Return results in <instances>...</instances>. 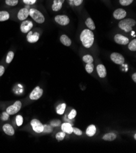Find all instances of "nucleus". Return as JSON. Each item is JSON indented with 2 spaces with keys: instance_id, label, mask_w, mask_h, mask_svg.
Listing matches in <instances>:
<instances>
[{
  "instance_id": "nucleus-1",
  "label": "nucleus",
  "mask_w": 136,
  "mask_h": 153,
  "mask_svg": "<svg viewBox=\"0 0 136 153\" xmlns=\"http://www.w3.org/2000/svg\"><path fill=\"white\" fill-rule=\"evenodd\" d=\"M80 39L85 48H90L94 42V34L91 30L85 29L81 33Z\"/></svg>"
},
{
  "instance_id": "nucleus-2",
  "label": "nucleus",
  "mask_w": 136,
  "mask_h": 153,
  "mask_svg": "<svg viewBox=\"0 0 136 153\" xmlns=\"http://www.w3.org/2000/svg\"><path fill=\"white\" fill-rule=\"evenodd\" d=\"M135 20L132 18L122 19L118 23V26L121 30H123L126 32H128L132 31L133 27L135 25Z\"/></svg>"
},
{
  "instance_id": "nucleus-3",
  "label": "nucleus",
  "mask_w": 136,
  "mask_h": 153,
  "mask_svg": "<svg viewBox=\"0 0 136 153\" xmlns=\"http://www.w3.org/2000/svg\"><path fill=\"white\" fill-rule=\"evenodd\" d=\"M29 15L36 22L39 24H42L45 22V16L40 11H38L36 9H33V8L29 10Z\"/></svg>"
},
{
  "instance_id": "nucleus-4",
  "label": "nucleus",
  "mask_w": 136,
  "mask_h": 153,
  "mask_svg": "<svg viewBox=\"0 0 136 153\" xmlns=\"http://www.w3.org/2000/svg\"><path fill=\"white\" fill-rule=\"evenodd\" d=\"M22 107V102L20 101H15L13 105L8 107L6 109V112L9 115H14L20 111Z\"/></svg>"
},
{
  "instance_id": "nucleus-5",
  "label": "nucleus",
  "mask_w": 136,
  "mask_h": 153,
  "mask_svg": "<svg viewBox=\"0 0 136 153\" xmlns=\"http://www.w3.org/2000/svg\"><path fill=\"white\" fill-rule=\"evenodd\" d=\"M44 90L40 87L37 86L32 91V92L29 95V98L32 100H37L42 96Z\"/></svg>"
},
{
  "instance_id": "nucleus-6",
  "label": "nucleus",
  "mask_w": 136,
  "mask_h": 153,
  "mask_svg": "<svg viewBox=\"0 0 136 153\" xmlns=\"http://www.w3.org/2000/svg\"><path fill=\"white\" fill-rule=\"evenodd\" d=\"M31 125L34 131L36 133H42L44 130V125L42 123L37 119H33L31 121Z\"/></svg>"
},
{
  "instance_id": "nucleus-7",
  "label": "nucleus",
  "mask_w": 136,
  "mask_h": 153,
  "mask_svg": "<svg viewBox=\"0 0 136 153\" xmlns=\"http://www.w3.org/2000/svg\"><path fill=\"white\" fill-rule=\"evenodd\" d=\"M110 59L115 64L118 65H122L125 63V58L121 54L118 53H113L110 55Z\"/></svg>"
},
{
  "instance_id": "nucleus-8",
  "label": "nucleus",
  "mask_w": 136,
  "mask_h": 153,
  "mask_svg": "<svg viewBox=\"0 0 136 153\" xmlns=\"http://www.w3.org/2000/svg\"><path fill=\"white\" fill-rule=\"evenodd\" d=\"M54 20L61 26H67L70 23V19L65 15H58L55 16Z\"/></svg>"
},
{
  "instance_id": "nucleus-9",
  "label": "nucleus",
  "mask_w": 136,
  "mask_h": 153,
  "mask_svg": "<svg viewBox=\"0 0 136 153\" xmlns=\"http://www.w3.org/2000/svg\"><path fill=\"white\" fill-rule=\"evenodd\" d=\"M33 27V23L30 20H24L20 25V30L23 33H28Z\"/></svg>"
},
{
  "instance_id": "nucleus-10",
  "label": "nucleus",
  "mask_w": 136,
  "mask_h": 153,
  "mask_svg": "<svg viewBox=\"0 0 136 153\" xmlns=\"http://www.w3.org/2000/svg\"><path fill=\"white\" fill-rule=\"evenodd\" d=\"M28 33V34L26 36V39H27V41L29 43H36L39 40L40 34L39 32H33L32 31H30Z\"/></svg>"
},
{
  "instance_id": "nucleus-11",
  "label": "nucleus",
  "mask_w": 136,
  "mask_h": 153,
  "mask_svg": "<svg viewBox=\"0 0 136 153\" xmlns=\"http://www.w3.org/2000/svg\"><path fill=\"white\" fill-rule=\"evenodd\" d=\"M114 40L117 43L123 45H127L129 42V39L127 37L120 34H117L114 36Z\"/></svg>"
},
{
  "instance_id": "nucleus-12",
  "label": "nucleus",
  "mask_w": 136,
  "mask_h": 153,
  "mask_svg": "<svg viewBox=\"0 0 136 153\" xmlns=\"http://www.w3.org/2000/svg\"><path fill=\"white\" fill-rule=\"evenodd\" d=\"M126 15L127 13L126 11L123 9H121V8L115 10L113 13L114 17L117 20L124 19L126 17Z\"/></svg>"
},
{
  "instance_id": "nucleus-13",
  "label": "nucleus",
  "mask_w": 136,
  "mask_h": 153,
  "mask_svg": "<svg viewBox=\"0 0 136 153\" xmlns=\"http://www.w3.org/2000/svg\"><path fill=\"white\" fill-rule=\"evenodd\" d=\"M29 15V9H28L27 8L24 7L21 9L17 14V17L19 20L21 21H24L25 19H26L28 18V16Z\"/></svg>"
},
{
  "instance_id": "nucleus-14",
  "label": "nucleus",
  "mask_w": 136,
  "mask_h": 153,
  "mask_svg": "<svg viewBox=\"0 0 136 153\" xmlns=\"http://www.w3.org/2000/svg\"><path fill=\"white\" fill-rule=\"evenodd\" d=\"M96 71L98 74L101 78H104L107 75V72H106V67L103 64H99L96 67Z\"/></svg>"
},
{
  "instance_id": "nucleus-15",
  "label": "nucleus",
  "mask_w": 136,
  "mask_h": 153,
  "mask_svg": "<svg viewBox=\"0 0 136 153\" xmlns=\"http://www.w3.org/2000/svg\"><path fill=\"white\" fill-rule=\"evenodd\" d=\"M3 129L5 133L8 135H14L15 134V131L12 127L9 124H5L3 127Z\"/></svg>"
},
{
  "instance_id": "nucleus-16",
  "label": "nucleus",
  "mask_w": 136,
  "mask_h": 153,
  "mask_svg": "<svg viewBox=\"0 0 136 153\" xmlns=\"http://www.w3.org/2000/svg\"><path fill=\"white\" fill-rule=\"evenodd\" d=\"M61 129L63 132H64L65 133L71 134L73 133V127L71 126L70 124L68 123H63L61 126Z\"/></svg>"
},
{
  "instance_id": "nucleus-17",
  "label": "nucleus",
  "mask_w": 136,
  "mask_h": 153,
  "mask_svg": "<svg viewBox=\"0 0 136 153\" xmlns=\"http://www.w3.org/2000/svg\"><path fill=\"white\" fill-rule=\"evenodd\" d=\"M61 42L66 47H70L71 45V39L65 34H63L60 37Z\"/></svg>"
},
{
  "instance_id": "nucleus-18",
  "label": "nucleus",
  "mask_w": 136,
  "mask_h": 153,
  "mask_svg": "<svg viewBox=\"0 0 136 153\" xmlns=\"http://www.w3.org/2000/svg\"><path fill=\"white\" fill-rule=\"evenodd\" d=\"M62 4L59 0H53V3L52 5V10L54 12H57L60 11L62 7Z\"/></svg>"
},
{
  "instance_id": "nucleus-19",
  "label": "nucleus",
  "mask_w": 136,
  "mask_h": 153,
  "mask_svg": "<svg viewBox=\"0 0 136 153\" xmlns=\"http://www.w3.org/2000/svg\"><path fill=\"white\" fill-rule=\"evenodd\" d=\"M117 138V135L113 132H110V133L106 134L102 139L106 141H114Z\"/></svg>"
},
{
  "instance_id": "nucleus-20",
  "label": "nucleus",
  "mask_w": 136,
  "mask_h": 153,
  "mask_svg": "<svg viewBox=\"0 0 136 153\" xmlns=\"http://www.w3.org/2000/svg\"><path fill=\"white\" fill-rule=\"evenodd\" d=\"M96 129L95 125H91L89 126H88L87 131H86V134L88 136V137H92L96 133Z\"/></svg>"
},
{
  "instance_id": "nucleus-21",
  "label": "nucleus",
  "mask_w": 136,
  "mask_h": 153,
  "mask_svg": "<svg viewBox=\"0 0 136 153\" xmlns=\"http://www.w3.org/2000/svg\"><path fill=\"white\" fill-rule=\"evenodd\" d=\"M9 17L10 15L9 12L6 11H0V22H5L9 20Z\"/></svg>"
},
{
  "instance_id": "nucleus-22",
  "label": "nucleus",
  "mask_w": 136,
  "mask_h": 153,
  "mask_svg": "<svg viewBox=\"0 0 136 153\" xmlns=\"http://www.w3.org/2000/svg\"><path fill=\"white\" fill-rule=\"evenodd\" d=\"M86 23L87 27L88 28V30H95V25L94 22L93 21V20L91 18H88L86 20Z\"/></svg>"
},
{
  "instance_id": "nucleus-23",
  "label": "nucleus",
  "mask_w": 136,
  "mask_h": 153,
  "mask_svg": "<svg viewBox=\"0 0 136 153\" xmlns=\"http://www.w3.org/2000/svg\"><path fill=\"white\" fill-rule=\"evenodd\" d=\"M66 108V104L65 103H62L61 104H59L56 108V112L59 115L63 114Z\"/></svg>"
},
{
  "instance_id": "nucleus-24",
  "label": "nucleus",
  "mask_w": 136,
  "mask_h": 153,
  "mask_svg": "<svg viewBox=\"0 0 136 153\" xmlns=\"http://www.w3.org/2000/svg\"><path fill=\"white\" fill-rule=\"evenodd\" d=\"M83 60L86 64H92L93 62V58L91 55H87L83 56Z\"/></svg>"
},
{
  "instance_id": "nucleus-25",
  "label": "nucleus",
  "mask_w": 136,
  "mask_h": 153,
  "mask_svg": "<svg viewBox=\"0 0 136 153\" xmlns=\"http://www.w3.org/2000/svg\"><path fill=\"white\" fill-rule=\"evenodd\" d=\"M128 48L130 51H136V40L133 39L131 42L128 43Z\"/></svg>"
},
{
  "instance_id": "nucleus-26",
  "label": "nucleus",
  "mask_w": 136,
  "mask_h": 153,
  "mask_svg": "<svg viewBox=\"0 0 136 153\" xmlns=\"http://www.w3.org/2000/svg\"><path fill=\"white\" fill-rule=\"evenodd\" d=\"M14 57V53L13 51H11L9 53H8L7 57H6V63L7 64H10L11 62L12 61V60H13Z\"/></svg>"
},
{
  "instance_id": "nucleus-27",
  "label": "nucleus",
  "mask_w": 136,
  "mask_h": 153,
  "mask_svg": "<svg viewBox=\"0 0 136 153\" xmlns=\"http://www.w3.org/2000/svg\"><path fill=\"white\" fill-rule=\"evenodd\" d=\"M65 137V133L64 132H59L56 135V139L58 141H62Z\"/></svg>"
},
{
  "instance_id": "nucleus-28",
  "label": "nucleus",
  "mask_w": 136,
  "mask_h": 153,
  "mask_svg": "<svg viewBox=\"0 0 136 153\" xmlns=\"http://www.w3.org/2000/svg\"><path fill=\"white\" fill-rule=\"evenodd\" d=\"M6 5L9 6H15L18 5V0H6Z\"/></svg>"
},
{
  "instance_id": "nucleus-29",
  "label": "nucleus",
  "mask_w": 136,
  "mask_h": 153,
  "mask_svg": "<svg viewBox=\"0 0 136 153\" xmlns=\"http://www.w3.org/2000/svg\"><path fill=\"white\" fill-rule=\"evenodd\" d=\"M134 0H119V3L123 6H127L133 3Z\"/></svg>"
},
{
  "instance_id": "nucleus-30",
  "label": "nucleus",
  "mask_w": 136,
  "mask_h": 153,
  "mask_svg": "<svg viewBox=\"0 0 136 153\" xmlns=\"http://www.w3.org/2000/svg\"><path fill=\"white\" fill-rule=\"evenodd\" d=\"M93 69H94V65H93V63L87 64V65H86V72L89 74H90L93 72Z\"/></svg>"
},
{
  "instance_id": "nucleus-31",
  "label": "nucleus",
  "mask_w": 136,
  "mask_h": 153,
  "mask_svg": "<svg viewBox=\"0 0 136 153\" xmlns=\"http://www.w3.org/2000/svg\"><path fill=\"white\" fill-rule=\"evenodd\" d=\"M53 131V127L48 125H44V130L42 132L44 133H51Z\"/></svg>"
},
{
  "instance_id": "nucleus-32",
  "label": "nucleus",
  "mask_w": 136,
  "mask_h": 153,
  "mask_svg": "<svg viewBox=\"0 0 136 153\" xmlns=\"http://www.w3.org/2000/svg\"><path fill=\"white\" fill-rule=\"evenodd\" d=\"M16 123H17V125L18 126H20L22 125V124L23 123V118L22 117V116H21V115H18L16 117Z\"/></svg>"
},
{
  "instance_id": "nucleus-33",
  "label": "nucleus",
  "mask_w": 136,
  "mask_h": 153,
  "mask_svg": "<svg viewBox=\"0 0 136 153\" xmlns=\"http://www.w3.org/2000/svg\"><path fill=\"white\" fill-rule=\"evenodd\" d=\"M61 125V121L59 120H53L51 121L50 123V125L52 127H58Z\"/></svg>"
},
{
  "instance_id": "nucleus-34",
  "label": "nucleus",
  "mask_w": 136,
  "mask_h": 153,
  "mask_svg": "<svg viewBox=\"0 0 136 153\" xmlns=\"http://www.w3.org/2000/svg\"><path fill=\"white\" fill-rule=\"evenodd\" d=\"M76 114H77V112H76V110H75V109L71 110V111L70 112L69 115H68V118L70 119V120L73 119L76 116Z\"/></svg>"
},
{
  "instance_id": "nucleus-35",
  "label": "nucleus",
  "mask_w": 136,
  "mask_h": 153,
  "mask_svg": "<svg viewBox=\"0 0 136 153\" xmlns=\"http://www.w3.org/2000/svg\"><path fill=\"white\" fill-rule=\"evenodd\" d=\"M73 132L77 135H81L83 134V132L81 131V130H80L78 127H73Z\"/></svg>"
},
{
  "instance_id": "nucleus-36",
  "label": "nucleus",
  "mask_w": 136,
  "mask_h": 153,
  "mask_svg": "<svg viewBox=\"0 0 136 153\" xmlns=\"http://www.w3.org/2000/svg\"><path fill=\"white\" fill-rule=\"evenodd\" d=\"M23 1L27 5H32L36 3V0H23Z\"/></svg>"
},
{
  "instance_id": "nucleus-37",
  "label": "nucleus",
  "mask_w": 136,
  "mask_h": 153,
  "mask_svg": "<svg viewBox=\"0 0 136 153\" xmlns=\"http://www.w3.org/2000/svg\"><path fill=\"white\" fill-rule=\"evenodd\" d=\"M73 5L76 6H79L83 3V0H73Z\"/></svg>"
},
{
  "instance_id": "nucleus-38",
  "label": "nucleus",
  "mask_w": 136,
  "mask_h": 153,
  "mask_svg": "<svg viewBox=\"0 0 136 153\" xmlns=\"http://www.w3.org/2000/svg\"><path fill=\"white\" fill-rule=\"evenodd\" d=\"M9 117V114H8L7 112H3V116L1 117V119L4 121H6L7 120H8Z\"/></svg>"
},
{
  "instance_id": "nucleus-39",
  "label": "nucleus",
  "mask_w": 136,
  "mask_h": 153,
  "mask_svg": "<svg viewBox=\"0 0 136 153\" xmlns=\"http://www.w3.org/2000/svg\"><path fill=\"white\" fill-rule=\"evenodd\" d=\"M5 68L3 67V65H0V77L3 75V74L5 73Z\"/></svg>"
},
{
  "instance_id": "nucleus-40",
  "label": "nucleus",
  "mask_w": 136,
  "mask_h": 153,
  "mask_svg": "<svg viewBox=\"0 0 136 153\" xmlns=\"http://www.w3.org/2000/svg\"><path fill=\"white\" fill-rule=\"evenodd\" d=\"M132 79H133L134 82H136V73H134L133 75H132Z\"/></svg>"
},
{
  "instance_id": "nucleus-41",
  "label": "nucleus",
  "mask_w": 136,
  "mask_h": 153,
  "mask_svg": "<svg viewBox=\"0 0 136 153\" xmlns=\"http://www.w3.org/2000/svg\"><path fill=\"white\" fill-rule=\"evenodd\" d=\"M59 1H60V2H61L62 3H64V1H65V0H59Z\"/></svg>"
},
{
  "instance_id": "nucleus-42",
  "label": "nucleus",
  "mask_w": 136,
  "mask_h": 153,
  "mask_svg": "<svg viewBox=\"0 0 136 153\" xmlns=\"http://www.w3.org/2000/svg\"><path fill=\"white\" fill-rule=\"evenodd\" d=\"M134 139H136V134H135L134 135Z\"/></svg>"
},
{
  "instance_id": "nucleus-43",
  "label": "nucleus",
  "mask_w": 136,
  "mask_h": 153,
  "mask_svg": "<svg viewBox=\"0 0 136 153\" xmlns=\"http://www.w3.org/2000/svg\"><path fill=\"white\" fill-rule=\"evenodd\" d=\"M70 1H73V0H70Z\"/></svg>"
}]
</instances>
